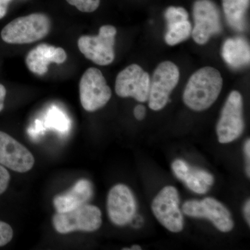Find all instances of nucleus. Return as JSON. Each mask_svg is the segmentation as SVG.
I'll use <instances>...</instances> for the list:
<instances>
[{
    "label": "nucleus",
    "mask_w": 250,
    "mask_h": 250,
    "mask_svg": "<svg viewBox=\"0 0 250 250\" xmlns=\"http://www.w3.org/2000/svg\"><path fill=\"white\" fill-rule=\"evenodd\" d=\"M14 231L9 224L0 220V247L7 245L12 240Z\"/></svg>",
    "instance_id": "23"
},
{
    "label": "nucleus",
    "mask_w": 250,
    "mask_h": 250,
    "mask_svg": "<svg viewBox=\"0 0 250 250\" xmlns=\"http://www.w3.org/2000/svg\"><path fill=\"white\" fill-rule=\"evenodd\" d=\"M123 250H142V248L139 246H133L130 248H123Z\"/></svg>",
    "instance_id": "32"
},
{
    "label": "nucleus",
    "mask_w": 250,
    "mask_h": 250,
    "mask_svg": "<svg viewBox=\"0 0 250 250\" xmlns=\"http://www.w3.org/2000/svg\"><path fill=\"white\" fill-rule=\"evenodd\" d=\"M106 206L110 220L118 226H124L130 223L136 214L134 195L124 184H118L112 188L108 192Z\"/></svg>",
    "instance_id": "13"
},
{
    "label": "nucleus",
    "mask_w": 250,
    "mask_h": 250,
    "mask_svg": "<svg viewBox=\"0 0 250 250\" xmlns=\"http://www.w3.org/2000/svg\"><path fill=\"white\" fill-rule=\"evenodd\" d=\"M35 163L29 150L10 135L0 131V165L24 173L32 168Z\"/></svg>",
    "instance_id": "12"
},
{
    "label": "nucleus",
    "mask_w": 250,
    "mask_h": 250,
    "mask_svg": "<svg viewBox=\"0 0 250 250\" xmlns=\"http://www.w3.org/2000/svg\"><path fill=\"white\" fill-rule=\"evenodd\" d=\"M244 213L245 218L246 219L247 223L248 225H250V200H248L246 202V205L244 207Z\"/></svg>",
    "instance_id": "31"
},
{
    "label": "nucleus",
    "mask_w": 250,
    "mask_h": 250,
    "mask_svg": "<svg viewBox=\"0 0 250 250\" xmlns=\"http://www.w3.org/2000/svg\"><path fill=\"white\" fill-rule=\"evenodd\" d=\"M150 81L149 74L142 67L131 64L118 74L115 90L121 98H133L139 103H146L149 98Z\"/></svg>",
    "instance_id": "11"
},
{
    "label": "nucleus",
    "mask_w": 250,
    "mask_h": 250,
    "mask_svg": "<svg viewBox=\"0 0 250 250\" xmlns=\"http://www.w3.org/2000/svg\"><path fill=\"white\" fill-rule=\"evenodd\" d=\"M250 0H223L224 13L230 27L242 31L246 28V16Z\"/></svg>",
    "instance_id": "17"
},
{
    "label": "nucleus",
    "mask_w": 250,
    "mask_h": 250,
    "mask_svg": "<svg viewBox=\"0 0 250 250\" xmlns=\"http://www.w3.org/2000/svg\"><path fill=\"white\" fill-rule=\"evenodd\" d=\"M243 106L241 94L233 90L227 99L217 125V134L220 143L233 142L243 134L245 126Z\"/></svg>",
    "instance_id": "7"
},
{
    "label": "nucleus",
    "mask_w": 250,
    "mask_h": 250,
    "mask_svg": "<svg viewBox=\"0 0 250 250\" xmlns=\"http://www.w3.org/2000/svg\"><path fill=\"white\" fill-rule=\"evenodd\" d=\"M66 59V52L62 47L43 43L29 51L25 62L31 72L38 75H43L48 71V65L51 62L61 64Z\"/></svg>",
    "instance_id": "14"
},
{
    "label": "nucleus",
    "mask_w": 250,
    "mask_h": 250,
    "mask_svg": "<svg viewBox=\"0 0 250 250\" xmlns=\"http://www.w3.org/2000/svg\"><path fill=\"white\" fill-rule=\"evenodd\" d=\"M184 214L192 218H207L222 232H229L233 228L231 213L215 199L207 197L201 201L190 200L182 206Z\"/></svg>",
    "instance_id": "10"
},
{
    "label": "nucleus",
    "mask_w": 250,
    "mask_h": 250,
    "mask_svg": "<svg viewBox=\"0 0 250 250\" xmlns=\"http://www.w3.org/2000/svg\"><path fill=\"white\" fill-rule=\"evenodd\" d=\"M192 25L188 20L167 24L165 41L167 45L174 46L184 42L191 35Z\"/></svg>",
    "instance_id": "18"
},
{
    "label": "nucleus",
    "mask_w": 250,
    "mask_h": 250,
    "mask_svg": "<svg viewBox=\"0 0 250 250\" xmlns=\"http://www.w3.org/2000/svg\"><path fill=\"white\" fill-rule=\"evenodd\" d=\"M164 16L167 24L187 21L188 19V14L187 10L183 7H175V6H170L167 8Z\"/></svg>",
    "instance_id": "21"
},
{
    "label": "nucleus",
    "mask_w": 250,
    "mask_h": 250,
    "mask_svg": "<svg viewBox=\"0 0 250 250\" xmlns=\"http://www.w3.org/2000/svg\"><path fill=\"white\" fill-rule=\"evenodd\" d=\"M195 172H196L197 176L200 177L202 182L207 184L208 187L213 185V182H214V179H213V177L211 174L207 172V171L198 170V169H195Z\"/></svg>",
    "instance_id": "26"
},
{
    "label": "nucleus",
    "mask_w": 250,
    "mask_h": 250,
    "mask_svg": "<svg viewBox=\"0 0 250 250\" xmlns=\"http://www.w3.org/2000/svg\"><path fill=\"white\" fill-rule=\"evenodd\" d=\"M6 90L2 84H0V112L2 111L4 106V100L6 98Z\"/></svg>",
    "instance_id": "30"
},
{
    "label": "nucleus",
    "mask_w": 250,
    "mask_h": 250,
    "mask_svg": "<svg viewBox=\"0 0 250 250\" xmlns=\"http://www.w3.org/2000/svg\"><path fill=\"white\" fill-rule=\"evenodd\" d=\"M51 29V21L45 14H32L16 18L6 24L1 32L4 42L28 44L44 39Z\"/></svg>",
    "instance_id": "2"
},
{
    "label": "nucleus",
    "mask_w": 250,
    "mask_h": 250,
    "mask_svg": "<svg viewBox=\"0 0 250 250\" xmlns=\"http://www.w3.org/2000/svg\"><path fill=\"white\" fill-rule=\"evenodd\" d=\"M116 28L112 25L100 27L98 36H83L78 40V47L85 58L99 65H108L115 59Z\"/></svg>",
    "instance_id": "4"
},
{
    "label": "nucleus",
    "mask_w": 250,
    "mask_h": 250,
    "mask_svg": "<svg viewBox=\"0 0 250 250\" xmlns=\"http://www.w3.org/2000/svg\"><path fill=\"white\" fill-rule=\"evenodd\" d=\"M52 223L56 231L62 234L77 231L92 232L101 227L102 212L98 207L85 204L65 213L57 212Z\"/></svg>",
    "instance_id": "3"
},
{
    "label": "nucleus",
    "mask_w": 250,
    "mask_h": 250,
    "mask_svg": "<svg viewBox=\"0 0 250 250\" xmlns=\"http://www.w3.org/2000/svg\"><path fill=\"white\" fill-rule=\"evenodd\" d=\"M180 77L178 67L166 61L154 70L149 88V106L153 111H160L168 103L169 96L177 86Z\"/></svg>",
    "instance_id": "5"
},
{
    "label": "nucleus",
    "mask_w": 250,
    "mask_h": 250,
    "mask_svg": "<svg viewBox=\"0 0 250 250\" xmlns=\"http://www.w3.org/2000/svg\"><path fill=\"white\" fill-rule=\"evenodd\" d=\"M46 124L47 126L61 131L66 132L68 131L70 123L66 116L59 108H51L47 115Z\"/></svg>",
    "instance_id": "19"
},
{
    "label": "nucleus",
    "mask_w": 250,
    "mask_h": 250,
    "mask_svg": "<svg viewBox=\"0 0 250 250\" xmlns=\"http://www.w3.org/2000/svg\"><path fill=\"white\" fill-rule=\"evenodd\" d=\"M134 116L138 121H142L144 119L146 115V106H143L142 104H139L134 108Z\"/></svg>",
    "instance_id": "27"
},
{
    "label": "nucleus",
    "mask_w": 250,
    "mask_h": 250,
    "mask_svg": "<svg viewBox=\"0 0 250 250\" xmlns=\"http://www.w3.org/2000/svg\"><path fill=\"white\" fill-rule=\"evenodd\" d=\"M245 153H246V156L247 158V161H248V166H247V174H248V177H250V139H248L246 141V144H245L244 147Z\"/></svg>",
    "instance_id": "28"
},
{
    "label": "nucleus",
    "mask_w": 250,
    "mask_h": 250,
    "mask_svg": "<svg viewBox=\"0 0 250 250\" xmlns=\"http://www.w3.org/2000/svg\"><path fill=\"white\" fill-rule=\"evenodd\" d=\"M11 0H0V19L4 17Z\"/></svg>",
    "instance_id": "29"
},
{
    "label": "nucleus",
    "mask_w": 250,
    "mask_h": 250,
    "mask_svg": "<svg viewBox=\"0 0 250 250\" xmlns=\"http://www.w3.org/2000/svg\"><path fill=\"white\" fill-rule=\"evenodd\" d=\"M192 14L195 24L191 34L199 45H205L211 36L222 31L220 11L211 0H197L193 4Z\"/></svg>",
    "instance_id": "9"
},
{
    "label": "nucleus",
    "mask_w": 250,
    "mask_h": 250,
    "mask_svg": "<svg viewBox=\"0 0 250 250\" xmlns=\"http://www.w3.org/2000/svg\"><path fill=\"white\" fill-rule=\"evenodd\" d=\"M112 92L103 72L90 67L80 82L81 104L85 111L93 112L104 106L111 98Z\"/></svg>",
    "instance_id": "6"
},
{
    "label": "nucleus",
    "mask_w": 250,
    "mask_h": 250,
    "mask_svg": "<svg viewBox=\"0 0 250 250\" xmlns=\"http://www.w3.org/2000/svg\"><path fill=\"white\" fill-rule=\"evenodd\" d=\"M225 62L233 68H241L249 65L250 45L241 37L231 38L225 41L222 50Z\"/></svg>",
    "instance_id": "16"
},
{
    "label": "nucleus",
    "mask_w": 250,
    "mask_h": 250,
    "mask_svg": "<svg viewBox=\"0 0 250 250\" xmlns=\"http://www.w3.org/2000/svg\"><path fill=\"white\" fill-rule=\"evenodd\" d=\"M72 6H75L79 11L84 13H92L96 11L100 6V0H66Z\"/></svg>",
    "instance_id": "22"
},
{
    "label": "nucleus",
    "mask_w": 250,
    "mask_h": 250,
    "mask_svg": "<svg viewBox=\"0 0 250 250\" xmlns=\"http://www.w3.org/2000/svg\"><path fill=\"white\" fill-rule=\"evenodd\" d=\"M11 176L4 166L0 165V195L4 193L9 186Z\"/></svg>",
    "instance_id": "25"
},
{
    "label": "nucleus",
    "mask_w": 250,
    "mask_h": 250,
    "mask_svg": "<svg viewBox=\"0 0 250 250\" xmlns=\"http://www.w3.org/2000/svg\"><path fill=\"white\" fill-rule=\"evenodd\" d=\"M223 85V77L216 68L202 67L192 74L186 85L184 103L193 111H205L216 101Z\"/></svg>",
    "instance_id": "1"
},
{
    "label": "nucleus",
    "mask_w": 250,
    "mask_h": 250,
    "mask_svg": "<svg viewBox=\"0 0 250 250\" xmlns=\"http://www.w3.org/2000/svg\"><path fill=\"white\" fill-rule=\"evenodd\" d=\"M152 210L159 223L171 232L178 233L183 229V215L179 208V193L175 188H164L153 200Z\"/></svg>",
    "instance_id": "8"
},
{
    "label": "nucleus",
    "mask_w": 250,
    "mask_h": 250,
    "mask_svg": "<svg viewBox=\"0 0 250 250\" xmlns=\"http://www.w3.org/2000/svg\"><path fill=\"white\" fill-rule=\"evenodd\" d=\"M183 182H185L188 188L195 193L205 194L208 189V186L204 183L197 176L195 169L190 168V167Z\"/></svg>",
    "instance_id": "20"
},
{
    "label": "nucleus",
    "mask_w": 250,
    "mask_h": 250,
    "mask_svg": "<svg viewBox=\"0 0 250 250\" xmlns=\"http://www.w3.org/2000/svg\"><path fill=\"white\" fill-rule=\"evenodd\" d=\"M172 168L176 177L182 181L190 170V167L188 166L187 163L180 159H177L172 163Z\"/></svg>",
    "instance_id": "24"
},
{
    "label": "nucleus",
    "mask_w": 250,
    "mask_h": 250,
    "mask_svg": "<svg viewBox=\"0 0 250 250\" xmlns=\"http://www.w3.org/2000/svg\"><path fill=\"white\" fill-rule=\"evenodd\" d=\"M93 194V185L89 181L80 179L68 191L54 197V206L58 213H65L87 204Z\"/></svg>",
    "instance_id": "15"
}]
</instances>
